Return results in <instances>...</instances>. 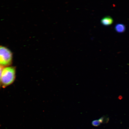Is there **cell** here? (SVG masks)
Here are the masks:
<instances>
[{"mask_svg": "<svg viewBox=\"0 0 129 129\" xmlns=\"http://www.w3.org/2000/svg\"><path fill=\"white\" fill-rule=\"evenodd\" d=\"M16 77L15 68L8 66L3 68L1 77V87L5 88L12 84Z\"/></svg>", "mask_w": 129, "mask_h": 129, "instance_id": "6da1fadb", "label": "cell"}, {"mask_svg": "<svg viewBox=\"0 0 129 129\" xmlns=\"http://www.w3.org/2000/svg\"><path fill=\"white\" fill-rule=\"evenodd\" d=\"M12 54L10 50L0 46V65L5 67L9 66L12 63Z\"/></svg>", "mask_w": 129, "mask_h": 129, "instance_id": "7a4b0ae2", "label": "cell"}, {"mask_svg": "<svg viewBox=\"0 0 129 129\" xmlns=\"http://www.w3.org/2000/svg\"><path fill=\"white\" fill-rule=\"evenodd\" d=\"M113 22V20L112 17L107 16L103 18L101 20V22L103 25L109 26Z\"/></svg>", "mask_w": 129, "mask_h": 129, "instance_id": "3957f363", "label": "cell"}, {"mask_svg": "<svg viewBox=\"0 0 129 129\" xmlns=\"http://www.w3.org/2000/svg\"><path fill=\"white\" fill-rule=\"evenodd\" d=\"M125 26L122 24H117L115 25V30L118 33H123L125 31Z\"/></svg>", "mask_w": 129, "mask_h": 129, "instance_id": "277c9868", "label": "cell"}, {"mask_svg": "<svg viewBox=\"0 0 129 129\" xmlns=\"http://www.w3.org/2000/svg\"><path fill=\"white\" fill-rule=\"evenodd\" d=\"M98 120H99L101 123H106L109 122V117L107 116H104L101 117Z\"/></svg>", "mask_w": 129, "mask_h": 129, "instance_id": "5b68a950", "label": "cell"}, {"mask_svg": "<svg viewBox=\"0 0 129 129\" xmlns=\"http://www.w3.org/2000/svg\"><path fill=\"white\" fill-rule=\"evenodd\" d=\"M91 124L93 126L97 127L100 125L101 123L99 120H95L92 121Z\"/></svg>", "mask_w": 129, "mask_h": 129, "instance_id": "8992f818", "label": "cell"}, {"mask_svg": "<svg viewBox=\"0 0 129 129\" xmlns=\"http://www.w3.org/2000/svg\"><path fill=\"white\" fill-rule=\"evenodd\" d=\"M3 68L2 66L0 65V88L1 87V77L2 73V71L3 70Z\"/></svg>", "mask_w": 129, "mask_h": 129, "instance_id": "52a82bcc", "label": "cell"}]
</instances>
